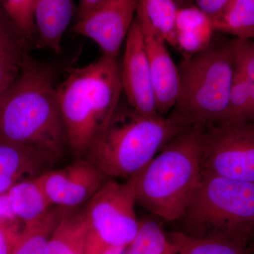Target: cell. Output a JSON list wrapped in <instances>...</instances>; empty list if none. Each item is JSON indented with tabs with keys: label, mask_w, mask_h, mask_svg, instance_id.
<instances>
[{
	"label": "cell",
	"mask_w": 254,
	"mask_h": 254,
	"mask_svg": "<svg viewBox=\"0 0 254 254\" xmlns=\"http://www.w3.org/2000/svg\"><path fill=\"white\" fill-rule=\"evenodd\" d=\"M168 254H176V253H175V251H173V252H170V253H169Z\"/></svg>",
	"instance_id": "e575fe53"
},
{
	"label": "cell",
	"mask_w": 254,
	"mask_h": 254,
	"mask_svg": "<svg viewBox=\"0 0 254 254\" xmlns=\"http://www.w3.org/2000/svg\"><path fill=\"white\" fill-rule=\"evenodd\" d=\"M36 0H0V5L20 41H34L36 29L33 7Z\"/></svg>",
	"instance_id": "603a6c76"
},
{
	"label": "cell",
	"mask_w": 254,
	"mask_h": 254,
	"mask_svg": "<svg viewBox=\"0 0 254 254\" xmlns=\"http://www.w3.org/2000/svg\"><path fill=\"white\" fill-rule=\"evenodd\" d=\"M38 177L18 182L8 191L15 215L23 225L39 218L53 207Z\"/></svg>",
	"instance_id": "e0dca14e"
},
{
	"label": "cell",
	"mask_w": 254,
	"mask_h": 254,
	"mask_svg": "<svg viewBox=\"0 0 254 254\" xmlns=\"http://www.w3.org/2000/svg\"><path fill=\"white\" fill-rule=\"evenodd\" d=\"M121 79L127 103L138 113L150 118L160 116L143 34L135 17L125 43Z\"/></svg>",
	"instance_id": "8fae6325"
},
{
	"label": "cell",
	"mask_w": 254,
	"mask_h": 254,
	"mask_svg": "<svg viewBox=\"0 0 254 254\" xmlns=\"http://www.w3.org/2000/svg\"><path fill=\"white\" fill-rule=\"evenodd\" d=\"M100 1L101 0H80L76 10V20L86 16Z\"/></svg>",
	"instance_id": "4dcf8cb0"
},
{
	"label": "cell",
	"mask_w": 254,
	"mask_h": 254,
	"mask_svg": "<svg viewBox=\"0 0 254 254\" xmlns=\"http://www.w3.org/2000/svg\"><path fill=\"white\" fill-rule=\"evenodd\" d=\"M169 239L176 254H250L248 245L231 241L195 238L178 231Z\"/></svg>",
	"instance_id": "44dd1931"
},
{
	"label": "cell",
	"mask_w": 254,
	"mask_h": 254,
	"mask_svg": "<svg viewBox=\"0 0 254 254\" xmlns=\"http://www.w3.org/2000/svg\"><path fill=\"white\" fill-rule=\"evenodd\" d=\"M23 52L21 46L0 52V96L17 78L21 70Z\"/></svg>",
	"instance_id": "484cf974"
},
{
	"label": "cell",
	"mask_w": 254,
	"mask_h": 254,
	"mask_svg": "<svg viewBox=\"0 0 254 254\" xmlns=\"http://www.w3.org/2000/svg\"><path fill=\"white\" fill-rule=\"evenodd\" d=\"M134 193L128 182L108 180L84 209L89 236L105 248L127 247L138 232Z\"/></svg>",
	"instance_id": "ba28073f"
},
{
	"label": "cell",
	"mask_w": 254,
	"mask_h": 254,
	"mask_svg": "<svg viewBox=\"0 0 254 254\" xmlns=\"http://www.w3.org/2000/svg\"><path fill=\"white\" fill-rule=\"evenodd\" d=\"M21 223L0 222V254H12L23 230Z\"/></svg>",
	"instance_id": "4316f807"
},
{
	"label": "cell",
	"mask_w": 254,
	"mask_h": 254,
	"mask_svg": "<svg viewBox=\"0 0 254 254\" xmlns=\"http://www.w3.org/2000/svg\"><path fill=\"white\" fill-rule=\"evenodd\" d=\"M195 6L213 18L230 0H193Z\"/></svg>",
	"instance_id": "f1b7e54d"
},
{
	"label": "cell",
	"mask_w": 254,
	"mask_h": 254,
	"mask_svg": "<svg viewBox=\"0 0 254 254\" xmlns=\"http://www.w3.org/2000/svg\"><path fill=\"white\" fill-rule=\"evenodd\" d=\"M56 88L68 145L81 158L118 109L123 94L121 64L101 56L94 63L70 68Z\"/></svg>",
	"instance_id": "7a4b0ae2"
},
{
	"label": "cell",
	"mask_w": 254,
	"mask_h": 254,
	"mask_svg": "<svg viewBox=\"0 0 254 254\" xmlns=\"http://www.w3.org/2000/svg\"><path fill=\"white\" fill-rule=\"evenodd\" d=\"M72 0H36L33 20L36 29L35 47L59 54L62 39L74 14Z\"/></svg>",
	"instance_id": "5bb4252c"
},
{
	"label": "cell",
	"mask_w": 254,
	"mask_h": 254,
	"mask_svg": "<svg viewBox=\"0 0 254 254\" xmlns=\"http://www.w3.org/2000/svg\"><path fill=\"white\" fill-rule=\"evenodd\" d=\"M55 73L24 51L17 78L0 96V139L24 145L53 165L68 145Z\"/></svg>",
	"instance_id": "6da1fadb"
},
{
	"label": "cell",
	"mask_w": 254,
	"mask_h": 254,
	"mask_svg": "<svg viewBox=\"0 0 254 254\" xmlns=\"http://www.w3.org/2000/svg\"><path fill=\"white\" fill-rule=\"evenodd\" d=\"M1 11H4V10H3L2 7H1V5H0V12H1Z\"/></svg>",
	"instance_id": "836d02e7"
},
{
	"label": "cell",
	"mask_w": 254,
	"mask_h": 254,
	"mask_svg": "<svg viewBox=\"0 0 254 254\" xmlns=\"http://www.w3.org/2000/svg\"><path fill=\"white\" fill-rule=\"evenodd\" d=\"M173 251L174 246L160 224L145 220L139 222L136 236L125 254H168Z\"/></svg>",
	"instance_id": "7402d4cb"
},
{
	"label": "cell",
	"mask_w": 254,
	"mask_h": 254,
	"mask_svg": "<svg viewBox=\"0 0 254 254\" xmlns=\"http://www.w3.org/2000/svg\"><path fill=\"white\" fill-rule=\"evenodd\" d=\"M251 115L252 96L250 86L242 68L236 63L235 74L230 91L228 110L225 123L240 120L251 121Z\"/></svg>",
	"instance_id": "cb8c5ba5"
},
{
	"label": "cell",
	"mask_w": 254,
	"mask_h": 254,
	"mask_svg": "<svg viewBox=\"0 0 254 254\" xmlns=\"http://www.w3.org/2000/svg\"><path fill=\"white\" fill-rule=\"evenodd\" d=\"M137 20L143 34L151 72L157 111L160 116L165 117L173 109L178 95L180 80L177 65L174 63L163 37L145 21Z\"/></svg>",
	"instance_id": "7c38bea8"
},
{
	"label": "cell",
	"mask_w": 254,
	"mask_h": 254,
	"mask_svg": "<svg viewBox=\"0 0 254 254\" xmlns=\"http://www.w3.org/2000/svg\"><path fill=\"white\" fill-rule=\"evenodd\" d=\"M89 226L84 210L61 208L46 254H86Z\"/></svg>",
	"instance_id": "2e32d148"
},
{
	"label": "cell",
	"mask_w": 254,
	"mask_h": 254,
	"mask_svg": "<svg viewBox=\"0 0 254 254\" xmlns=\"http://www.w3.org/2000/svg\"><path fill=\"white\" fill-rule=\"evenodd\" d=\"M17 46H21L19 38L6 15L0 13V52Z\"/></svg>",
	"instance_id": "83f0119b"
},
{
	"label": "cell",
	"mask_w": 254,
	"mask_h": 254,
	"mask_svg": "<svg viewBox=\"0 0 254 254\" xmlns=\"http://www.w3.org/2000/svg\"><path fill=\"white\" fill-rule=\"evenodd\" d=\"M202 174L254 183V123L218 124L204 129Z\"/></svg>",
	"instance_id": "52a82bcc"
},
{
	"label": "cell",
	"mask_w": 254,
	"mask_h": 254,
	"mask_svg": "<svg viewBox=\"0 0 254 254\" xmlns=\"http://www.w3.org/2000/svg\"><path fill=\"white\" fill-rule=\"evenodd\" d=\"M179 230L195 238L249 245L254 238V183L202 174Z\"/></svg>",
	"instance_id": "8992f818"
},
{
	"label": "cell",
	"mask_w": 254,
	"mask_h": 254,
	"mask_svg": "<svg viewBox=\"0 0 254 254\" xmlns=\"http://www.w3.org/2000/svg\"><path fill=\"white\" fill-rule=\"evenodd\" d=\"M212 19L215 31L254 39V0H230Z\"/></svg>",
	"instance_id": "ac0fdd59"
},
{
	"label": "cell",
	"mask_w": 254,
	"mask_h": 254,
	"mask_svg": "<svg viewBox=\"0 0 254 254\" xmlns=\"http://www.w3.org/2000/svg\"><path fill=\"white\" fill-rule=\"evenodd\" d=\"M215 31L212 18L195 5L179 7L174 48L188 58L208 48Z\"/></svg>",
	"instance_id": "9a60e30c"
},
{
	"label": "cell",
	"mask_w": 254,
	"mask_h": 254,
	"mask_svg": "<svg viewBox=\"0 0 254 254\" xmlns=\"http://www.w3.org/2000/svg\"><path fill=\"white\" fill-rule=\"evenodd\" d=\"M60 214L61 208L53 206L39 218L24 225L12 254H46Z\"/></svg>",
	"instance_id": "ffe728a7"
},
{
	"label": "cell",
	"mask_w": 254,
	"mask_h": 254,
	"mask_svg": "<svg viewBox=\"0 0 254 254\" xmlns=\"http://www.w3.org/2000/svg\"><path fill=\"white\" fill-rule=\"evenodd\" d=\"M185 130L168 118L144 116L128 103L120 104L108 126L80 158L111 180L128 179Z\"/></svg>",
	"instance_id": "5b68a950"
},
{
	"label": "cell",
	"mask_w": 254,
	"mask_h": 254,
	"mask_svg": "<svg viewBox=\"0 0 254 254\" xmlns=\"http://www.w3.org/2000/svg\"><path fill=\"white\" fill-rule=\"evenodd\" d=\"M0 222H11V223L21 222L16 218L13 210L8 192L0 194Z\"/></svg>",
	"instance_id": "f546056e"
},
{
	"label": "cell",
	"mask_w": 254,
	"mask_h": 254,
	"mask_svg": "<svg viewBox=\"0 0 254 254\" xmlns=\"http://www.w3.org/2000/svg\"><path fill=\"white\" fill-rule=\"evenodd\" d=\"M53 164L24 145L0 139V194L18 182L39 176Z\"/></svg>",
	"instance_id": "4fadbf2b"
},
{
	"label": "cell",
	"mask_w": 254,
	"mask_h": 254,
	"mask_svg": "<svg viewBox=\"0 0 254 254\" xmlns=\"http://www.w3.org/2000/svg\"><path fill=\"white\" fill-rule=\"evenodd\" d=\"M235 66L234 40L183 58L177 65L178 95L168 118L185 129L225 123Z\"/></svg>",
	"instance_id": "277c9868"
},
{
	"label": "cell",
	"mask_w": 254,
	"mask_h": 254,
	"mask_svg": "<svg viewBox=\"0 0 254 254\" xmlns=\"http://www.w3.org/2000/svg\"><path fill=\"white\" fill-rule=\"evenodd\" d=\"M235 60L245 74L252 96L251 121L254 123V39L234 40Z\"/></svg>",
	"instance_id": "d4e9b609"
},
{
	"label": "cell",
	"mask_w": 254,
	"mask_h": 254,
	"mask_svg": "<svg viewBox=\"0 0 254 254\" xmlns=\"http://www.w3.org/2000/svg\"><path fill=\"white\" fill-rule=\"evenodd\" d=\"M203 131L192 128L179 133L128 179L136 204L165 221L180 218L202 176Z\"/></svg>",
	"instance_id": "3957f363"
},
{
	"label": "cell",
	"mask_w": 254,
	"mask_h": 254,
	"mask_svg": "<svg viewBox=\"0 0 254 254\" xmlns=\"http://www.w3.org/2000/svg\"><path fill=\"white\" fill-rule=\"evenodd\" d=\"M136 0H101L73 25V33L93 40L102 56L117 59L136 17Z\"/></svg>",
	"instance_id": "9c48e42d"
},
{
	"label": "cell",
	"mask_w": 254,
	"mask_h": 254,
	"mask_svg": "<svg viewBox=\"0 0 254 254\" xmlns=\"http://www.w3.org/2000/svg\"><path fill=\"white\" fill-rule=\"evenodd\" d=\"M38 179L53 206L66 209L88 203L111 180L83 158L65 168L48 170Z\"/></svg>",
	"instance_id": "30bf717a"
},
{
	"label": "cell",
	"mask_w": 254,
	"mask_h": 254,
	"mask_svg": "<svg viewBox=\"0 0 254 254\" xmlns=\"http://www.w3.org/2000/svg\"><path fill=\"white\" fill-rule=\"evenodd\" d=\"M127 247H109L100 254H125Z\"/></svg>",
	"instance_id": "1f68e13d"
},
{
	"label": "cell",
	"mask_w": 254,
	"mask_h": 254,
	"mask_svg": "<svg viewBox=\"0 0 254 254\" xmlns=\"http://www.w3.org/2000/svg\"><path fill=\"white\" fill-rule=\"evenodd\" d=\"M174 1H175V2L176 3L179 7H182V6H187V1L189 0H174Z\"/></svg>",
	"instance_id": "d6a6232c"
},
{
	"label": "cell",
	"mask_w": 254,
	"mask_h": 254,
	"mask_svg": "<svg viewBox=\"0 0 254 254\" xmlns=\"http://www.w3.org/2000/svg\"><path fill=\"white\" fill-rule=\"evenodd\" d=\"M136 17L145 21L175 47V21L179 6L174 0H136Z\"/></svg>",
	"instance_id": "d6986e66"
}]
</instances>
